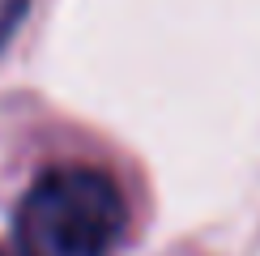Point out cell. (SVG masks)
Wrapping results in <instances>:
<instances>
[{"label":"cell","mask_w":260,"mask_h":256,"mask_svg":"<svg viewBox=\"0 0 260 256\" xmlns=\"http://www.w3.org/2000/svg\"><path fill=\"white\" fill-rule=\"evenodd\" d=\"M0 256H17V252H9V248H0Z\"/></svg>","instance_id":"cell-3"},{"label":"cell","mask_w":260,"mask_h":256,"mask_svg":"<svg viewBox=\"0 0 260 256\" xmlns=\"http://www.w3.org/2000/svg\"><path fill=\"white\" fill-rule=\"evenodd\" d=\"M21 13H26V0H0V43L17 30Z\"/></svg>","instance_id":"cell-2"},{"label":"cell","mask_w":260,"mask_h":256,"mask_svg":"<svg viewBox=\"0 0 260 256\" xmlns=\"http://www.w3.org/2000/svg\"><path fill=\"white\" fill-rule=\"evenodd\" d=\"M124 227V192L107 171L51 167L17 205V256H111Z\"/></svg>","instance_id":"cell-1"}]
</instances>
